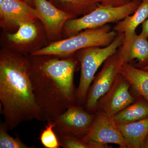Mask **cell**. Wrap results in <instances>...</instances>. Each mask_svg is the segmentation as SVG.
I'll return each instance as SVG.
<instances>
[{"instance_id":"9a60e30c","label":"cell","mask_w":148,"mask_h":148,"mask_svg":"<svg viewBox=\"0 0 148 148\" xmlns=\"http://www.w3.org/2000/svg\"><path fill=\"white\" fill-rule=\"evenodd\" d=\"M116 125L127 148H143L148 133V117L129 123Z\"/></svg>"},{"instance_id":"ac0fdd59","label":"cell","mask_w":148,"mask_h":148,"mask_svg":"<svg viewBox=\"0 0 148 148\" xmlns=\"http://www.w3.org/2000/svg\"><path fill=\"white\" fill-rule=\"evenodd\" d=\"M62 10L75 16H84L94 10L100 4L98 0H50Z\"/></svg>"},{"instance_id":"5b68a950","label":"cell","mask_w":148,"mask_h":148,"mask_svg":"<svg viewBox=\"0 0 148 148\" xmlns=\"http://www.w3.org/2000/svg\"><path fill=\"white\" fill-rule=\"evenodd\" d=\"M141 0H132L127 4L119 7L101 4L94 10L79 18L68 20L64 25L63 39L69 38L87 29L98 28L110 23H117L133 14Z\"/></svg>"},{"instance_id":"5bb4252c","label":"cell","mask_w":148,"mask_h":148,"mask_svg":"<svg viewBox=\"0 0 148 148\" xmlns=\"http://www.w3.org/2000/svg\"><path fill=\"white\" fill-rule=\"evenodd\" d=\"M119 73L129 82L135 96H142L148 102V71L126 64L121 67Z\"/></svg>"},{"instance_id":"277c9868","label":"cell","mask_w":148,"mask_h":148,"mask_svg":"<svg viewBox=\"0 0 148 148\" xmlns=\"http://www.w3.org/2000/svg\"><path fill=\"white\" fill-rule=\"evenodd\" d=\"M125 36L124 34H118L114 40L107 46L86 48L75 53L79 61L81 69L79 84L77 90V105L83 106L96 72L108 58L116 53Z\"/></svg>"},{"instance_id":"7c38bea8","label":"cell","mask_w":148,"mask_h":148,"mask_svg":"<svg viewBox=\"0 0 148 148\" xmlns=\"http://www.w3.org/2000/svg\"><path fill=\"white\" fill-rule=\"evenodd\" d=\"M82 138L86 142L106 146L114 144L120 148H127L123 136L112 117L101 112L95 113L94 121Z\"/></svg>"},{"instance_id":"8fae6325","label":"cell","mask_w":148,"mask_h":148,"mask_svg":"<svg viewBox=\"0 0 148 148\" xmlns=\"http://www.w3.org/2000/svg\"><path fill=\"white\" fill-rule=\"evenodd\" d=\"M40 19L36 9L22 0H4L0 4V27L4 32H16L22 23Z\"/></svg>"},{"instance_id":"7402d4cb","label":"cell","mask_w":148,"mask_h":148,"mask_svg":"<svg viewBox=\"0 0 148 148\" xmlns=\"http://www.w3.org/2000/svg\"><path fill=\"white\" fill-rule=\"evenodd\" d=\"M101 5L112 7H119L127 4L131 0H98Z\"/></svg>"},{"instance_id":"4316f807","label":"cell","mask_w":148,"mask_h":148,"mask_svg":"<svg viewBox=\"0 0 148 148\" xmlns=\"http://www.w3.org/2000/svg\"><path fill=\"white\" fill-rule=\"evenodd\" d=\"M131 1H132V0H131ZM141 1H142V0H141Z\"/></svg>"},{"instance_id":"44dd1931","label":"cell","mask_w":148,"mask_h":148,"mask_svg":"<svg viewBox=\"0 0 148 148\" xmlns=\"http://www.w3.org/2000/svg\"><path fill=\"white\" fill-rule=\"evenodd\" d=\"M45 129L40 135V141L43 146L46 148H59L60 144L58 137L53 130V121L47 122Z\"/></svg>"},{"instance_id":"603a6c76","label":"cell","mask_w":148,"mask_h":148,"mask_svg":"<svg viewBox=\"0 0 148 148\" xmlns=\"http://www.w3.org/2000/svg\"><path fill=\"white\" fill-rule=\"evenodd\" d=\"M142 24V32L140 35L143 37L148 38V18Z\"/></svg>"},{"instance_id":"d4e9b609","label":"cell","mask_w":148,"mask_h":148,"mask_svg":"<svg viewBox=\"0 0 148 148\" xmlns=\"http://www.w3.org/2000/svg\"><path fill=\"white\" fill-rule=\"evenodd\" d=\"M23 1L25 2V3L29 4V5L32 7L34 8V2L33 0H22Z\"/></svg>"},{"instance_id":"6da1fadb","label":"cell","mask_w":148,"mask_h":148,"mask_svg":"<svg viewBox=\"0 0 148 148\" xmlns=\"http://www.w3.org/2000/svg\"><path fill=\"white\" fill-rule=\"evenodd\" d=\"M41 121H53L70 106L77 105L75 73L80 68L75 54L26 55Z\"/></svg>"},{"instance_id":"cb8c5ba5","label":"cell","mask_w":148,"mask_h":148,"mask_svg":"<svg viewBox=\"0 0 148 148\" xmlns=\"http://www.w3.org/2000/svg\"><path fill=\"white\" fill-rule=\"evenodd\" d=\"M143 148H148V133L144 141Z\"/></svg>"},{"instance_id":"ba28073f","label":"cell","mask_w":148,"mask_h":148,"mask_svg":"<svg viewBox=\"0 0 148 148\" xmlns=\"http://www.w3.org/2000/svg\"><path fill=\"white\" fill-rule=\"evenodd\" d=\"M95 116V113L86 110L82 106L73 105L53 121L56 135L83 137Z\"/></svg>"},{"instance_id":"2e32d148","label":"cell","mask_w":148,"mask_h":148,"mask_svg":"<svg viewBox=\"0 0 148 148\" xmlns=\"http://www.w3.org/2000/svg\"><path fill=\"white\" fill-rule=\"evenodd\" d=\"M148 117V102L142 96L112 117L116 124H125Z\"/></svg>"},{"instance_id":"d6986e66","label":"cell","mask_w":148,"mask_h":148,"mask_svg":"<svg viewBox=\"0 0 148 148\" xmlns=\"http://www.w3.org/2000/svg\"><path fill=\"white\" fill-rule=\"evenodd\" d=\"M60 147L64 148H108L109 146L86 142L82 137L71 135H57Z\"/></svg>"},{"instance_id":"4fadbf2b","label":"cell","mask_w":148,"mask_h":148,"mask_svg":"<svg viewBox=\"0 0 148 148\" xmlns=\"http://www.w3.org/2000/svg\"><path fill=\"white\" fill-rule=\"evenodd\" d=\"M117 54L121 66L124 64H130L136 59L138 62L135 66L143 69L148 64V38L137 35L136 32L125 36Z\"/></svg>"},{"instance_id":"e0dca14e","label":"cell","mask_w":148,"mask_h":148,"mask_svg":"<svg viewBox=\"0 0 148 148\" xmlns=\"http://www.w3.org/2000/svg\"><path fill=\"white\" fill-rule=\"evenodd\" d=\"M148 18V0H142L132 15L118 22L112 29L117 34H124L125 36L131 35L135 33L137 27Z\"/></svg>"},{"instance_id":"484cf974","label":"cell","mask_w":148,"mask_h":148,"mask_svg":"<svg viewBox=\"0 0 148 148\" xmlns=\"http://www.w3.org/2000/svg\"><path fill=\"white\" fill-rule=\"evenodd\" d=\"M143 70H145V71H148V64L144 67V68H143Z\"/></svg>"},{"instance_id":"8992f818","label":"cell","mask_w":148,"mask_h":148,"mask_svg":"<svg viewBox=\"0 0 148 148\" xmlns=\"http://www.w3.org/2000/svg\"><path fill=\"white\" fill-rule=\"evenodd\" d=\"M1 34L2 48L25 56L32 54L50 43L39 19L22 23L16 32L3 31Z\"/></svg>"},{"instance_id":"ffe728a7","label":"cell","mask_w":148,"mask_h":148,"mask_svg":"<svg viewBox=\"0 0 148 148\" xmlns=\"http://www.w3.org/2000/svg\"><path fill=\"white\" fill-rule=\"evenodd\" d=\"M8 128L5 123L0 124V148H29L21 141L18 136L16 138L11 136L8 133Z\"/></svg>"},{"instance_id":"7a4b0ae2","label":"cell","mask_w":148,"mask_h":148,"mask_svg":"<svg viewBox=\"0 0 148 148\" xmlns=\"http://www.w3.org/2000/svg\"><path fill=\"white\" fill-rule=\"evenodd\" d=\"M0 102L2 114L9 130L21 123L41 121L30 77L27 56L6 49L0 51Z\"/></svg>"},{"instance_id":"30bf717a","label":"cell","mask_w":148,"mask_h":148,"mask_svg":"<svg viewBox=\"0 0 148 148\" xmlns=\"http://www.w3.org/2000/svg\"><path fill=\"white\" fill-rule=\"evenodd\" d=\"M39 13L48 39L50 42L63 39L64 25L68 20L76 17L62 10L48 0H33Z\"/></svg>"},{"instance_id":"83f0119b","label":"cell","mask_w":148,"mask_h":148,"mask_svg":"<svg viewBox=\"0 0 148 148\" xmlns=\"http://www.w3.org/2000/svg\"><path fill=\"white\" fill-rule=\"evenodd\" d=\"M48 1H50V0H48Z\"/></svg>"},{"instance_id":"52a82bcc","label":"cell","mask_w":148,"mask_h":148,"mask_svg":"<svg viewBox=\"0 0 148 148\" xmlns=\"http://www.w3.org/2000/svg\"><path fill=\"white\" fill-rule=\"evenodd\" d=\"M121 66L117 52L105 61L101 71L95 75L88 92L83 106L86 110L95 113L98 101L112 87Z\"/></svg>"},{"instance_id":"3957f363","label":"cell","mask_w":148,"mask_h":148,"mask_svg":"<svg viewBox=\"0 0 148 148\" xmlns=\"http://www.w3.org/2000/svg\"><path fill=\"white\" fill-rule=\"evenodd\" d=\"M117 35L110 25L106 24L98 28L86 29L72 36L50 42L45 47L31 55H53L68 57L86 48L107 46Z\"/></svg>"},{"instance_id":"9c48e42d","label":"cell","mask_w":148,"mask_h":148,"mask_svg":"<svg viewBox=\"0 0 148 148\" xmlns=\"http://www.w3.org/2000/svg\"><path fill=\"white\" fill-rule=\"evenodd\" d=\"M130 88L128 81L119 74L110 90L98 101L96 112L112 117L135 101L137 96L131 94Z\"/></svg>"}]
</instances>
